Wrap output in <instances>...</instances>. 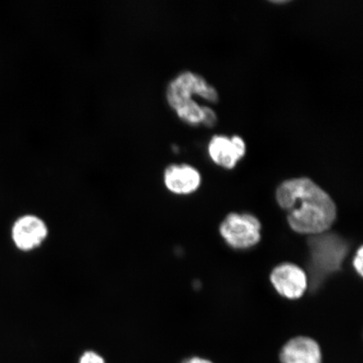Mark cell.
I'll list each match as a JSON object with an SVG mask.
<instances>
[{
  "mask_svg": "<svg viewBox=\"0 0 363 363\" xmlns=\"http://www.w3.org/2000/svg\"><path fill=\"white\" fill-rule=\"evenodd\" d=\"M362 262H363V249L361 247L358 249L355 257L353 258V267L354 269L358 272V274L362 276Z\"/></svg>",
  "mask_w": 363,
  "mask_h": 363,
  "instance_id": "cell-11",
  "label": "cell"
},
{
  "mask_svg": "<svg viewBox=\"0 0 363 363\" xmlns=\"http://www.w3.org/2000/svg\"><path fill=\"white\" fill-rule=\"evenodd\" d=\"M310 248L315 274L320 277L338 270L347 252L346 242L333 234L313 235Z\"/></svg>",
  "mask_w": 363,
  "mask_h": 363,
  "instance_id": "cell-3",
  "label": "cell"
},
{
  "mask_svg": "<svg viewBox=\"0 0 363 363\" xmlns=\"http://www.w3.org/2000/svg\"><path fill=\"white\" fill-rule=\"evenodd\" d=\"M184 363H212L210 361L202 359V358L199 357H192L190 359L184 362Z\"/></svg>",
  "mask_w": 363,
  "mask_h": 363,
  "instance_id": "cell-12",
  "label": "cell"
},
{
  "mask_svg": "<svg viewBox=\"0 0 363 363\" xmlns=\"http://www.w3.org/2000/svg\"><path fill=\"white\" fill-rule=\"evenodd\" d=\"M201 175L195 167L188 164H172L163 172V183L172 194L189 195L201 187Z\"/></svg>",
  "mask_w": 363,
  "mask_h": 363,
  "instance_id": "cell-8",
  "label": "cell"
},
{
  "mask_svg": "<svg viewBox=\"0 0 363 363\" xmlns=\"http://www.w3.org/2000/svg\"><path fill=\"white\" fill-rule=\"evenodd\" d=\"M49 227L43 218L33 214L21 216L13 222L11 238L21 252H30L40 248L47 242Z\"/></svg>",
  "mask_w": 363,
  "mask_h": 363,
  "instance_id": "cell-5",
  "label": "cell"
},
{
  "mask_svg": "<svg viewBox=\"0 0 363 363\" xmlns=\"http://www.w3.org/2000/svg\"><path fill=\"white\" fill-rule=\"evenodd\" d=\"M272 3H274V4H285V3H288V1H274Z\"/></svg>",
  "mask_w": 363,
  "mask_h": 363,
  "instance_id": "cell-13",
  "label": "cell"
},
{
  "mask_svg": "<svg viewBox=\"0 0 363 363\" xmlns=\"http://www.w3.org/2000/svg\"><path fill=\"white\" fill-rule=\"evenodd\" d=\"M79 363H106V362L101 354L89 350L82 354Z\"/></svg>",
  "mask_w": 363,
  "mask_h": 363,
  "instance_id": "cell-10",
  "label": "cell"
},
{
  "mask_svg": "<svg viewBox=\"0 0 363 363\" xmlns=\"http://www.w3.org/2000/svg\"><path fill=\"white\" fill-rule=\"evenodd\" d=\"M262 225L257 217L233 213L225 217L220 227L221 237L230 247L247 249L261 240Z\"/></svg>",
  "mask_w": 363,
  "mask_h": 363,
  "instance_id": "cell-4",
  "label": "cell"
},
{
  "mask_svg": "<svg viewBox=\"0 0 363 363\" xmlns=\"http://www.w3.org/2000/svg\"><path fill=\"white\" fill-rule=\"evenodd\" d=\"M280 360L282 363H321L320 348L311 338H294L283 347Z\"/></svg>",
  "mask_w": 363,
  "mask_h": 363,
  "instance_id": "cell-9",
  "label": "cell"
},
{
  "mask_svg": "<svg viewBox=\"0 0 363 363\" xmlns=\"http://www.w3.org/2000/svg\"><path fill=\"white\" fill-rule=\"evenodd\" d=\"M194 95L212 103L219 101L216 89L202 76L191 72L177 76L166 91L167 103L182 121L192 125L214 126L217 121L216 113L211 108L199 106L193 99Z\"/></svg>",
  "mask_w": 363,
  "mask_h": 363,
  "instance_id": "cell-2",
  "label": "cell"
},
{
  "mask_svg": "<svg viewBox=\"0 0 363 363\" xmlns=\"http://www.w3.org/2000/svg\"><path fill=\"white\" fill-rule=\"evenodd\" d=\"M208 154L213 162L227 169H233L246 153V144L242 138L234 135H215L208 144Z\"/></svg>",
  "mask_w": 363,
  "mask_h": 363,
  "instance_id": "cell-7",
  "label": "cell"
},
{
  "mask_svg": "<svg viewBox=\"0 0 363 363\" xmlns=\"http://www.w3.org/2000/svg\"><path fill=\"white\" fill-rule=\"evenodd\" d=\"M276 199L287 212L290 227L299 234L325 233L337 218V206L330 195L308 178L284 181Z\"/></svg>",
  "mask_w": 363,
  "mask_h": 363,
  "instance_id": "cell-1",
  "label": "cell"
},
{
  "mask_svg": "<svg viewBox=\"0 0 363 363\" xmlns=\"http://www.w3.org/2000/svg\"><path fill=\"white\" fill-rule=\"evenodd\" d=\"M270 280L276 291L289 299L301 298L308 288L307 275L301 267L286 262L272 270Z\"/></svg>",
  "mask_w": 363,
  "mask_h": 363,
  "instance_id": "cell-6",
  "label": "cell"
}]
</instances>
